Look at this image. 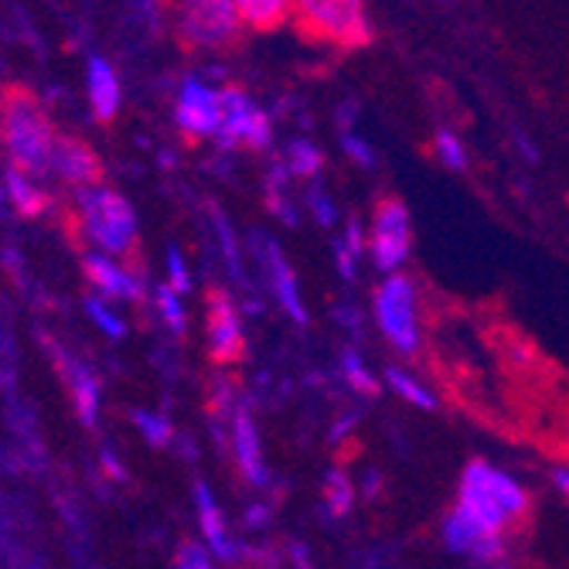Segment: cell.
<instances>
[{"label":"cell","instance_id":"cell-1","mask_svg":"<svg viewBox=\"0 0 569 569\" xmlns=\"http://www.w3.org/2000/svg\"><path fill=\"white\" fill-rule=\"evenodd\" d=\"M526 491L522 485L508 478L505 471L491 468L485 460H471L460 478V498L453 515L475 536V556L495 559L501 556V532L511 519L526 511Z\"/></svg>","mask_w":569,"mask_h":569},{"label":"cell","instance_id":"cell-2","mask_svg":"<svg viewBox=\"0 0 569 569\" xmlns=\"http://www.w3.org/2000/svg\"><path fill=\"white\" fill-rule=\"evenodd\" d=\"M0 130H4V147L11 153L14 168L38 174L48 171V153H51V127L34 107V99L24 92H11L0 110Z\"/></svg>","mask_w":569,"mask_h":569},{"label":"cell","instance_id":"cell-3","mask_svg":"<svg viewBox=\"0 0 569 569\" xmlns=\"http://www.w3.org/2000/svg\"><path fill=\"white\" fill-rule=\"evenodd\" d=\"M79 209L86 219V232L99 249H107L113 256L133 249L137 216H133L130 201L123 194H117L110 188H82Z\"/></svg>","mask_w":569,"mask_h":569},{"label":"cell","instance_id":"cell-4","mask_svg":"<svg viewBox=\"0 0 569 569\" xmlns=\"http://www.w3.org/2000/svg\"><path fill=\"white\" fill-rule=\"evenodd\" d=\"M376 321L382 335L406 355L420 345V321H417V290L406 277H389L376 293Z\"/></svg>","mask_w":569,"mask_h":569},{"label":"cell","instance_id":"cell-5","mask_svg":"<svg viewBox=\"0 0 569 569\" xmlns=\"http://www.w3.org/2000/svg\"><path fill=\"white\" fill-rule=\"evenodd\" d=\"M303 24L321 31L325 38H335L341 44H366L369 41V21L366 8L355 0H307L297 8Z\"/></svg>","mask_w":569,"mask_h":569},{"label":"cell","instance_id":"cell-6","mask_svg":"<svg viewBox=\"0 0 569 569\" xmlns=\"http://www.w3.org/2000/svg\"><path fill=\"white\" fill-rule=\"evenodd\" d=\"M239 24L242 21L236 14V4H229V0H201V4H188L181 11V38L201 48L229 41Z\"/></svg>","mask_w":569,"mask_h":569},{"label":"cell","instance_id":"cell-7","mask_svg":"<svg viewBox=\"0 0 569 569\" xmlns=\"http://www.w3.org/2000/svg\"><path fill=\"white\" fill-rule=\"evenodd\" d=\"M372 260L379 270H399L409 260V212L402 201H382L372 232Z\"/></svg>","mask_w":569,"mask_h":569},{"label":"cell","instance_id":"cell-8","mask_svg":"<svg viewBox=\"0 0 569 569\" xmlns=\"http://www.w3.org/2000/svg\"><path fill=\"white\" fill-rule=\"evenodd\" d=\"M219 99H222V130H219L222 147H232L236 140H249L252 147H263L270 140L267 117L256 110L239 89H226L219 92Z\"/></svg>","mask_w":569,"mask_h":569},{"label":"cell","instance_id":"cell-9","mask_svg":"<svg viewBox=\"0 0 569 569\" xmlns=\"http://www.w3.org/2000/svg\"><path fill=\"white\" fill-rule=\"evenodd\" d=\"M178 123L191 137H212L222 130V99L201 82H184L178 102Z\"/></svg>","mask_w":569,"mask_h":569},{"label":"cell","instance_id":"cell-10","mask_svg":"<svg viewBox=\"0 0 569 569\" xmlns=\"http://www.w3.org/2000/svg\"><path fill=\"white\" fill-rule=\"evenodd\" d=\"M48 168L56 171L59 178L72 181V184L92 188V184L99 181V161H96V153H92L82 140H76V137H59V140H51Z\"/></svg>","mask_w":569,"mask_h":569},{"label":"cell","instance_id":"cell-11","mask_svg":"<svg viewBox=\"0 0 569 569\" xmlns=\"http://www.w3.org/2000/svg\"><path fill=\"white\" fill-rule=\"evenodd\" d=\"M209 341H212V355L219 361L239 358V348H242L239 318H236V307L222 293H212V300H209Z\"/></svg>","mask_w":569,"mask_h":569},{"label":"cell","instance_id":"cell-12","mask_svg":"<svg viewBox=\"0 0 569 569\" xmlns=\"http://www.w3.org/2000/svg\"><path fill=\"white\" fill-rule=\"evenodd\" d=\"M236 457L239 468L252 485H267V468H263V450H260V433H256V423L246 409L236 412Z\"/></svg>","mask_w":569,"mask_h":569},{"label":"cell","instance_id":"cell-13","mask_svg":"<svg viewBox=\"0 0 569 569\" xmlns=\"http://www.w3.org/2000/svg\"><path fill=\"white\" fill-rule=\"evenodd\" d=\"M89 99L99 120H113L120 110V82L110 69V62L89 59Z\"/></svg>","mask_w":569,"mask_h":569},{"label":"cell","instance_id":"cell-14","mask_svg":"<svg viewBox=\"0 0 569 569\" xmlns=\"http://www.w3.org/2000/svg\"><path fill=\"white\" fill-rule=\"evenodd\" d=\"M82 267L102 293H113V297H137L140 293V280L130 277L123 267H117L110 256H86Z\"/></svg>","mask_w":569,"mask_h":569},{"label":"cell","instance_id":"cell-15","mask_svg":"<svg viewBox=\"0 0 569 569\" xmlns=\"http://www.w3.org/2000/svg\"><path fill=\"white\" fill-rule=\"evenodd\" d=\"M194 505H198V519H201L204 539L212 542V549H216L219 556L232 559V556H236V546H232L229 536H226V519H222V511H219V505H216L209 485H194Z\"/></svg>","mask_w":569,"mask_h":569},{"label":"cell","instance_id":"cell-16","mask_svg":"<svg viewBox=\"0 0 569 569\" xmlns=\"http://www.w3.org/2000/svg\"><path fill=\"white\" fill-rule=\"evenodd\" d=\"M267 263H270V277H273V287H277V297L283 300V307L290 310V318L293 321H307V315H303V303H300V297H297V283H293V273L287 270V263H283V256H280V249H267Z\"/></svg>","mask_w":569,"mask_h":569},{"label":"cell","instance_id":"cell-17","mask_svg":"<svg viewBox=\"0 0 569 569\" xmlns=\"http://www.w3.org/2000/svg\"><path fill=\"white\" fill-rule=\"evenodd\" d=\"M287 11H290V8L280 4V0H242V4H236L239 21L249 24V28H260V31L283 24Z\"/></svg>","mask_w":569,"mask_h":569},{"label":"cell","instance_id":"cell-18","mask_svg":"<svg viewBox=\"0 0 569 569\" xmlns=\"http://www.w3.org/2000/svg\"><path fill=\"white\" fill-rule=\"evenodd\" d=\"M72 386H76L79 417H82V423H86V427H92V423H96V417H99V386H96V379H92L86 369H76Z\"/></svg>","mask_w":569,"mask_h":569},{"label":"cell","instance_id":"cell-19","mask_svg":"<svg viewBox=\"0 0 569 569\" xmlns=\"http://www.w3.org/2000/svg\"><path fill=\"white\" fill-rule=\"evenodd\" d=\"M386 379H389V386H392L406 402L420 406V409H433V406H437L433 392H430V389H423V386H420L417 379H412L409 372H402V369H389V372H386Z\"/></svg>","mask_w":569,"mask_h":569},{"label":"cell","instance_id":"cell-20","mask_svg":"<svg viewBox=\"0 0 569 569\" xmlns=\"http://www.w3.org/2000/svg\"><path fill=\"white\" fill-rule=\"evenodd\" d=\"M8 188H11L14 204H18V209H21L24 216H38V212H41V204H44L41 191H38L34 184H28L18 171H11V174H8Z\"/></svg>","mask_w":569,"mask_h":569},{"label":"cell","instance_id":"cell-21","mask_svg":"<svg viewBox=\"0 0 569 569\" xmlns=\"http://www.w3.org/2000/svg\"><path fill=\"white\" fill-rule=\"evenodd\" d=\"M437 153H440V161H443L447 168H453V171L468 168V150H463L460 137H457L453 130H440V133H437Z\"/></svg>","mask_w":569,"mask_h":569},{"label":"cell","instance_id":"cell-22","mask_svg":"<svg viewBox=\"0 0 569 569\" xmlns=\"http://www.w3.org/2000/svg\"><path fill=\"white\" fill-rule=\"evenodd\" d=\"M133 423L143 430V437L153 443V447H164L168 440H171V427H168V420H161V417H153V412H133Z\"/></svg>","mask_w":569,"mask_h":569},{"label":"cell","instance_id":"cell-23","mask_svg":"<svg viewBox=\"0 0 569 569\" xmlns=\"http://www.w3.org/2000/svg\"><path fill=\"white\" fill-rule=\"evenodd\" d=\"M341 366H345V376H348V382L355 386V389H361V392H376L379 389V382L369 376V369L366 366H361V361H358V355L355 351H348L345 358H341Z\"/></svg>","mask_w":569,"mask_h":569},{"label":"cell","instance_id":"cell-24","mask_svg":"<svg viewBox=\"0 0 569 569\" xmlns=\"http://www.w3.org/2000/svg\"><path fill=\"white\" fill-rule=\"evenodd\" d=\"M328 501H331V511L335 515H345L355 501V488L348 485L345 475H331L328 478Z\"/></svg>","mask_w":569,"mask_h":569},{"label":"cell","instance_id":"cell-25","mask_svg":"<svg viewBox=\"0 0 569 569\" xmlns=\"http://www.w3.org/2000/svg\"><path fill=\"white\" fill-rule=\"evenodd\" d=\"M158 303H161L164 321H168L174 331H184V310H181V303H178V293H174L171 287H161V290H158Z\"/></svg>","mask_w":569,"mask_h":569},{"label":"cell","instance_id":"cell-26","mask_svg":"<svg viewBox=\"0 0 569 569\" xmlns=\"http://www.w3.org/2000/svg\"><path fill=\"white\" fill-rule=\"evenodd\" d=\"M290 153H293V171L297 174H315L318 168H321V153L315 150V147H310V143H293L290 147Z\"/></svg>","mask_w":569,"mask_h":569},{"label":"cell","instance_id":"cell-27","mask_svg":"<svg viewBox=\"0 0 569 569\" xmlns=\"http://www.w3.org/2000/svg\"><path fill=\"white\" fill-rule=\"evenodd\" d=\"M86 310H89V318H92L102 331H107L110 338H120V335H123V321H120L117 315H110V310L102 307L99 300H86Z\"/></svg>","mask_w":569,"mask_h":569},{"label":"cell","instance_id":"cell-28","mask_svg":"<svg viewBox=\"0 0 569 569\" xmlns=\"http://www.w3.org/2000/svg\"><path fill=\"white\" fill-rule=\"evenodd\" d=\"M168 273H171V290L174 293H184L191 287L188 280V270H184V260H181V249H168Z\"/></svg>","mask_w":569,"mask_h":569},{"label":"cell","instance_id":"cell-29","mask_svg":"<svg viewBox=\"0 0 569 569\" xmlns=\"http://www.w3.org/2000/svg\"><path fill=\"white\" fill-rule=\"evenodd\" d=\"M178 566H181V569H212V566H209V556H204V549H198L194 542L181 546Z\"/></svg>","mask_w":569,"mask_h":569},{"label":"cell","instance_id":"cell-30","mask_svg":"<svg viewBox=\"0 0 569 569\" xmlns=\"http://www.w3.org/2000/svg\"><path fill=\"white\" fill-rule=\"evenodd\" d=\"M345 150L351 153V158L361 164V168H372V150L366 140H355V137H345Z\"/></svg>","mask_w":569,"mask_h":569},{"label":"cell","instance_id":"cell-31","mask_svg":"<svg viewBox=\"0 0 569 569\" xmlns=\"http://www.w3.org/2000/svg\"><path fill=\"white\" fill-rule=\"evenodd\" d=\"M345 249H348L351 256H358V252H361V229H358L355 222L348 226V246H345Z\"/></svg>","mask_w":569,"mask_h":569},{"label":"cell","instance_id":"cell-32","mask_svg":"<svg viewBox=\"0 0 569 569\" xmlns=\"http://www.w3.org/2000/svg\"><path fill=\"white\" fill-rule=\"evenodd\" d=\"M552 481H556V488L566 495V501H569V468H556L552 471Z\"/></svg>","mask_w":569,"mask_h":569},{"label":"cell","instance_id":"cell-33","mask_svg":"<svg viewBox=\"0 0 569 569\" xmlns=\"http://www.w3.org/2000/svg\"><path fill=\"white\" fill-rule=\"evenodd\" d=\"M315 204H318V219L325 222V226H331L335 222V209L325 201V198H315Z\"/></svg>","mask_w":569,"mask_h":569},{"label":"cell","instance_id":"cell-34","mask_svg":"<svg viewBox=\"0 0 569 569\" xmlns=\"http://www.w3.org/2000/svg\"><path fill=\"white\" fill-rule=\"evenodd\" d=\"M335 249H338V263H341V273H345V277H351V252L345 249V242H338Z\"/></svg>","mask_w":569,"mask_h":569},{"label":"cell","instance_id":"cell-35","mask_svg":"<svg viewBox=\"0 0 569 569\" xmlns=\"http://www.w3.org/2000/svg\"><path fill=\"white\" fill-rule=\"evenodd\" d=\"M515 140H519V147L526 150V158H529V161H539V150L532 147V140H529L526 133H519V137H515Z\"/></svg>","mask_w":569,"mask_h":569},{"label":"cell","instance_id":"cell-36","mask_svg":"<svg viewBox=\"0 0 569 569\" xmlns=\"http://www.w3.org/2000/svg\"><path fill=\"white\" fill-rule=\"evenodd\" d=\"M102 463H107V471H110V475L123 478V471H120V463L113 460V453H110V450H107V453H102Z\"/></svg>","mask_w":569,"mask_h":569}]
</instances>
